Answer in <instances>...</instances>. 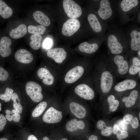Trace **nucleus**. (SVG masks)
<instances>
[{"instance_id": "f257e3e1", "label": "nucleus", "mask_w": 140, "mask_h": 140, "mask_svg": "<svg viewBox=\"0 0 140 140\" xmlns=\"http://www.w3.org/2000/svg\"><path fill=\"white\" fill-rule=\"evenodd\" d=\"M94 77L96 86L101 95L108 94L116 83L117 79L107 60L101 59L96 63Z\"/></svg>"}, {"instance_id": "f03ea898", "label": "nucleus", "mask_w": 140, "mask_h": 140, "mask_svg": "<svg viewBox=\"0 0 140 140\" xmlns=\"http://www.w3.org/2000/svg\"><path fill=\"white\" fill-rule=\"evenodd\" d=\"M127 57L121 54L114 55L107 60L109 65L116 79L126 78L129 67Z\"/></svg>"}, {"instance_id": "7ed1b4c3", "label": "nucleus", "mask_w": 140, "mask_h": 140, "mask_svg": "<svg viewBox=\"0 0 140 140\" xmlns=\"http://www.w3.org/2000/svg\"><path fill=\"white\" fill-rule=\"evenodd\" d=\"M139 80L137 77L126 78L122 81L116 83L112 89L118 93L129 91L139 86Z\"/></svg>"}, {"instance_id": "20e7f679", "label": "nucleus", "mask_w": 140, "mask_h": 140, "mask_svg": "<svg viewBox=\"0 0 140 140\" xmlns=\"http://www.w3.org/2000/svg\"><path fill=\"white\" fill-rule=\"evenodd\" d=\"M25 90L27 95L34 102L37 103L42 100V88L38 84L33 81L29 82L26 84Z\"/></svg>"}, {"instance_id": "39448f33", "label": "nucleus", "mask_w": 140, "mask_h": 140, "mask_svg": "<svg viewBox=\"0 0 140 140\" xmlns=\"http://www.w3.org/2000/svg\"><path fill=\"white\" fill-rule=\"evenodd\" d=\"M63 7L65 13L71 18H76L81 16L82 10L80 6L72 0H64Z\"/></svg>"}, {"instance_id": "423d86ee", "label": "nucleus", "mask_w": 140, "mask_h": 140, "mask_svg": "<svg viewBox=\"0 0 140 140\" xmlns=\"http://www.w3.org/2000/svg\"><path fill=\"white\" fill-rule=\"evenodd\" d=\"M80 24L76 18H71L65 22L62 29V34L66 36L69 37L73 35L79 29Z\"/></svg>"}, {"instance_id": "0eeeda50", "label": "nucleus", "mask_w": 140, "mask_h": 140, "mask_svg": "<svg viewBox=\"0 0 140 140\" xmlns=\"http://www.w3.org/2000/svg\"><path fill=\"white\" fill-rule=\"evenodd\" d=\"M74 91L78 95L86 100H92L95 96L94 90L87 84L82 83L78 85L75 87Z\"/></svg>"}, {"instance_id": "6e6552de", "label": "nucleus", "mask_w": 140, "mask_h": 140, "mask_svg": "<svg viewBox=\"0 0 140 140\" xmlns=\"http://www.w3.org/2000/svg\"><path fill=\"white\" fill-rule=\"evenodd\" d=\"M85 72V68L82 66H75L67 72L65 77V80L68 83H74L82 76Z\"/></svg>"}, {"instance_id": "1a4fd4ad", "label": "nucleus", "mask_w": 140, "mask_h": 140, "mask_svg": "<svg viewBox=\"0 0 140 140\" xmlns=\"http://www.w3.org/2000/svg\"><path fill=\"white\" fill-rule=\"evenodd\" d=\"M62 118V112L51 107L45 112L43 116L45 122L48 123H54L60 122Z\"/></svg>"}, {"instance_id": "9d476101", "label": "nucleus", "mask_w": 140, "mask_h": 140, "mask_svg": "<svg viewBox=\"0 0 140 140\" xmlns=\"http://www.w3.org/2000/svg\"><path fill=\"white\" fill-rule=\"evenodd\" d=\"M108 45L110 52L113 55L121 54L123 51V46L114 34H111L109 36Z\"/></svg>"}, {"instance_id": "9b49d317", "label": "nucleus", "mask_w": 140, "mask_h": 140, "mask_svg": "<svg viewBox=\"0 0 140 140\" xmlns=\"http://www.w3.org/2000/svg\"><path fill=\"white\" fill-rule=\"evenodd\" d=\"M128 60L129 69L126 78H138L137 74L140 72V58L137 57H132Z\"/></svg>"}, {"instance_id": "f8f14e48", "label": "nucleus", "mask_w": 140, "mask_h": 140, "mask_svg": "<svg viewBox=\"0 0 140 140\" xmlns=\"http://www.w3.org/2000/svg\"><path fill=\"white\" fill-rule=\"evenodd\" d=\"M47 54L49 57L52 58L57 63H62L66 58L67 53L62 48H56L49 50Z\"/></svg>"}, {"instance_id": "ddd939ff", "label": "nucleus", "mask_w": 140, "mask_h": 140, "mask_svg": "<svg viewBox=\"0 0 140 140\" xmlns=\"http://www.w3.org/2000/svg\"><path fill=\"white\" fill-rule=\"evenodd\" d=\"M139 86L130 90L128 95L122 98V102L124 103L125 107L129 108L134 106L136 103L139 97Z\"/></svg>"}, {"instance_id": "4468645a", "label": "nucleus", "mask_w": 140, "mask_h": 140, "mask_svg": "<svg viewBox=\"0 0 140 140\" xmlns=\"http://www.w3.org/2000/svg\"><path fill=\"white\" fill-rule=\"evenodd\" d=\"M15 57L17 61L24 64L30 63L33 60V57L31 52L24 49L17 50L15 54Z\"/></svg>"}, {"instance_id": "2eb2a0df", "label": "nucleus", "mask_w": 140, "mask_h": 140, "mask_svg": "<svg viewBox=\"0 0 140 140\" xmlns=\"http://www.w3.org/2000/svg\"><path fill=\"white\" fill-rule=\"evenodd\" d=\"M98 13L100 17L104 20L107 19L111 16L112 11L108 1H101L100 8L98 11Z\"/></svg>"}, {"instance_id": "dca6fc26", "label": "nucleus", "mask_w": 140, "mask_h": 140, "mask_svg": "<svg viewBox=\"0 0 140 140\" xmlns=\"http://www.w3.org/2000/svg\"><path fill=\"white\" fill-rule=\"evenodd\" d=\"M12 44L11 40L7 37H3L0 41V54L3 57H6L11 54L10 46Z\"/></svg>"}, {"instance_id": "f3484780", "label": "nucleus", "mask_w": 140, "mask_h": 140, "mask_svg": "<svg viewBox=\"0 0 140 140\" xmlns=\"http://www.w3.org/2000/svg\"><path fill=\"white\" fill-rule=\"evenodd\" d=\"M38 77L43 80V83L46 85H50L54 82L53 75L47 69L44 68H39L37 72Z\"/></svg>"}, {"instance_id": "a211bd4d", "label": "nucleus", "mask_w": 140, "mask_h": 140, "mask_svg": "<svg viewBox=\"0 0 140 140\" xmlns=\"http://www.w3.org/2000/svg\"><path fill=\"white\" fill-rule=\"evenodd\" d=\"M69 106L71 113L78 118H82L85 117L86 110L81 105L75 102H72L70 103Z\"/></svg>"}, {"instance_id": "6ab92c4d", "label": "nucleus", "mask_w": 140, "mask_h": 140, "mask_svg": "<svg viewBox=\"0 0 140 140\" xmlns=\"http://www.w3.org/2000/svg\"><path fill=\"white\" fill-rule=\"evenodd\" d=\"M131 38L130 47L132 51H138L140 49V32L134 30L130 33Z\"/></svg>"}, {"instance_id": "aec40b11", "label": "nucleus", "mask_w": 140, "mask_h": 140, "mask_svg": "<svg viewBox=\"0 0 140 140\" xmlns=\"http://www.w3.org/2000/svg\"><path fill=\"white\" fill-rule=\"evenodd\" d=\"M99 46L95 43L89 44L84 42L81 43L79 46V50L81 52L91 54L95 53L98 49Z\"/></svg>"}, {"instance_id": "412c9836", "label": "nucleus", "mask_w": 140, "mask_h": 140, "mask_svg": "<svg viewBox=\"0 0 140 140\" xmlns=\"http://www.w3.org/2000/svg\"><path fill=\"white\" fill-rule=\"evenodd\" d=\"M33 16L36 22L43 26H48L50 24L51 21L49 18L41 11H37L34 12Z\"/></svg>"}, {"instance_id": "4be33fe9", "label": "nucleus", "mask_w": 140, "mask_h": 140, "mask_svg": "<svg viewBox=\"0 0 140 140\" xmlns=\"http://www.w3.org/2000/svg\"><path fill=\"white\" fill-rule=\"evenodd\" d=\"M85 126V124L83 121H78L76 119L74 118L67 122L66 125V128L68 131L72 132L78 129H83Z\"/></svg>"}, {"instance_id": "5701e85b", "label": "nucleus", "mask_w": 140, "mask_h": 140, "mask_svg": "<svg viewBox=\"0 0 140 140\" xmlns=\"http://www.w3.org/2000/svg\"><path fill=\"white\" fill-rule=\"evenodd\" d=\"M27 27L24 24H21L16 28L10 31V35L12 38L17 39L23 37L26 33Z\"/></svg>"}, {"instance_id": "b1692460", "label": "nucleus", "mask_w": 140, "mask_h": 140, "mask_svg": "<svg viewBox=\"0 0 140 140\" xmlns=\"http://www.w3.org/2000/svg\"><path fill=\"white\" fill-rule=\"evenodd\" d=\"M88 20L90 26L94 32H98L101 31V25L95 15L92 13L90 14L88 16Z\"/></svg>"}, {"instance_id": "393cba45", "label": "nucleus", "mask_w": 140, "mask_h": 140, "mask_svg": "<svg viewBox=\"0 0 140 140\" xmlns=\"http://www.w3.org/2000/svg\"><path fill=\"white\" fill-rule=\"evenodd\" d=\"M12 13V9L4 1L0 0V13L2 17L5 19L8 18L11 16Z\"/></svg>"}, {"instance_id": "a878e982", "label": "nucleus", "mask_w": 140, "mask_h": 140, "mask_svg": "<svg viewBox=\"0 0 140 140\" xmlns=\"http://www.w3.org/2000/svg\"><path fill=\"white\" fill-rule=\"evenodd\" d=\"M107 100L109 105V111L111 112L115 111L119 105L120 102L115 96L112 94H109L108 96Z\"/></svg>"}, {"instance_id": "bb28decb", "label": "nucleus", "mask_w": 140, "mask_h": 140, "mask_svg": "<svg viewBox=\"0 0 140 140\" xmlns=\"http://www.w3.org/2000/svg\"><path fill=\"white\" fill-rule=\"evenodd\" d=\"M138 3L137 0H123L120 3V6L123 11L127 12L137 6Z\"/></svg>"}, {"instance_id": "cd10ccee", "label": "nucleus", "mask_w": 140, "mask_h": 140, "mask_svg": "<svg viewBox=\"0 0 140 140\" xmlns=\"http://www.w3.org/2000/svg\"><path fill=\"white\" fill-rule=\"evenodd\" d=\"M42 36L40 35L33 34L30 38L31 41L30 43L31 47L34 50H37L40 47Z\"/></svg>"}, {"instance_id": "c85d7f7f", "label": "nucleus", "mask_w": 140, "mask_h": 140, "mask_svg": "<svg viewBox=\"0 0 140 140\" xmlns=\"http://www.w3.org/2000/svg\"><path fill=\"white\" fill-rule=\"evenodd\" d=\"M46 29V28L44 26L39 25L36 26L30 25L28 27V32L33 34H43Z\"/></svg>"}, {"instance_id": "c756f323", "label": "nucleus", "mask_w": 140, "mask_h": 140, "mask_svg": "<svg viewBox=\"0 0 140 140\" xmlns=\"http://www.w3.org/2000/svg\"><path fill=\"white\" fill-rule=\"evenodd\" d=\"M47 103L45 101L39 103L36 107L32 113V115L34 117H37L42 114L46 108Z\"/></svg>"}, {"instance_id": "7c9ffc66", "label": "nucleus", "mask_w": 140, "mask_h": 140, "mask_svg": "<svg viewBox=\"0 0 140 140\" xmlns=\"http://www.w3.org/2000/svg\"><path fill=\"white\" fill-rule=\"evenodd\" d=\"M11 99L13 102V106L14 109L19 114L22 113L23 108L20 104V99L17 94L16 93L13 94Z\"/></svg>"}, {"instance_id": "2f4dec72", "label": "nucleus", "mask_w": 140, "mask_h": 140, "mask_svg": "<svg viewBox=\"0 0 140 140\" xmlns=\"http://www.w3.org/2000/svg\"><path fill=\"white\" fill-rule=\"evenodd\" d=\"M13 91L12 89L6 88L4 93L0 95V99L6 102H9L11 98Z\"/></svg>"}, {"instance_id": "473e14b6", "label": "nucleus", "mask_w": 140, "mask_h": 140, "mask_svg": "<svg viewBox=\"0 0 140 140\" xmlns=\"http://www.w3.org/2000/svg\"><path fill=\"white\" fill-rule=\"evenodd\" d=\"M116 135L118 139L122 140L127 138L128 136V134L126 131L120 129Z\"/></svg>"}, {"instance_id": "72a5a7b5", "label": "nucleus", "mask_w": 140, "mask_h": 140, "mask_svg": "<svg viewBox=\"0 0 140 140\" xmlns=\"http://www.w3.org/2000/svg\"><path fill=\"white\" fill-rule=\"evenodd\" d=\"M101 130V134L105 136H109L113 132V128L110 126H106L104 128Z\"/></svg>"}, {"instance_id": "f704fd0d", "label": "nucleus", "mask_w": 140, "mask_h": 140, "mask_svg": "<svg viewBox=\"0 0 140 140\" xmlns=\"http://www.w3.org/2000/svg\"><path fill=\"white\" fill-rule=\"evenodd\" d=\"M8 75L7 71L3 68L0 67V81L5 80L8 78Z\"/></svg>"}, {"instance_id": "c9c22d12", "label": "nucleus", "mask_w": 140, "mask_h": 140, "mask_svg": "<svg viewBox=\"0 0 140 140\" xmlns=\"http://www.w3.org/2000/svg\"><path fill=\"white\" fill-rule=\"evenodd\" d=\"M133 118V116L132 115L129 114H126L123 117V122L126 125L130 124Z\"/></svg>"}, {"instance_id": "e433bc0d", "label": "nucleus", "mask_w": 140, "mask_h": 140, "mask_svg": "<svg viewBox=\"0 0 140 140\" xmlns=\"http://www.w3.org/2000/svg\"><path fill=\"white\" fill-rule=\"evenodd\" d=\"M11 111L12 120L15 122H18L20 119V115L14 109L12 110Z\"/></svg>"}, {"instance_id": "4c0bfd02", "label": "nucleus", "mask_w": 140, "mask_h": 140, "mask_svg": "<svg viewBox=\"0 0 140 140\" xmlns=\"http://www.w3.org/2000/svg\"><path fill=\"white\" fill-rule=\"evenodd\" d=\"M6 118L2 114H0V131H2L6 124Z\"/></svg>"}, {"instance_id": "58836bf2", "label": "nucleus", "mask_w": 140, "mask_h": 140, "mask_svg": "<svg viewBox=\"0 0 140 140\" xmlns=\"http://www.w3.org/2000/svg\"><path fill=\"white\" fill-rule=\"evenodd\" d=\"M52 43L51 40L50 38H47L44 41L43 46V47L46 49H48L51 46Z\"/></svg>"}, {"instance_id": "ea45409f", "label": "nucleus", "mask_w": 140, "mask_h": 140, "mask_svg": "<svg viewBox=\"0 0 140 140\" xmlns=\"http://www.w3.org/2000/svg\"><path fill=\"white\" fill-rule=\"evenodd\" d=\"M130 124L133 128H137L139 125V121L138 118L136 117L133 118Z\"/></svg>"}, {"instance_id": "a19ab883", "label": "nucleus", "mask_w": 140, "mask_h": 140, "mask_svg": "<svg viewBox=\"0 0 140 140\" xmlns=\"http://www.w3.org/2000/svg\"><path fill=\"white\" fill-rule=\"evenodd\" d=\"M106 126L105 122L102 120L99 121L97 123V128L99 130H102Z\"/></svg>"}, {"instance_id": "79ce46f5", "label": "nucleus", "mask_w": 140, "mask_h": 140, "mask_svg": "<svg viewBox=\"0 0 140 140\" xmlns=\"http://www.w3.org/2000/svg\"><path fill=\"white\" fill-rule=\"evenodd\" d=\"M119 126L117 124H114L113 128V134L116 135L118 131L120 129Z\"/></svg>"}, {"instance_id": "37998d69", "label": "nucleus", "mask_w": 140, "mask_h": 140, "mask_svg": "<svg viewBox=\"0 0 140 140\" xmlns=\"http://www.w3.org/2000/svg\"><path fill=\"white\" fill-rule=\"evenodd\" d=\"M27 140H38L35 136L33 135H30L28 137Z\"/></svg>"}, {"instance_id": "c03bdc74", "label": "nucleus", "mask_w": 140, "mask_h": 140, "mask_svg": "<svg viewBox=\"0 0 140 140\" xmlns=\"http://www.w3.org/2000/svg\"><path fill=\"white\" fill-rule=\"evenodd\" d=\"M98 137L97 136L94 135H92L88 138V140H97Z\"/></svg>"}, {"instance_id": "a18cd8bd", "label": "nucleus", "mask_w": 140, "mask_h": 140, "mask_svg": "<svg viewBox=\"0 0 140 140\" xmlns=\"http://www.w3.org/2000/svg\"><path fill=\"white\" fill-rule=\"evenodd\" d=\"M5 116L9 121H10L12 120V116L10 114H6Z\"/></svg>"}, {"instance_id": "49530a36", "label": "nucleus", "mask_w": 140, "mask_h": 140, "mask_svg": "<svg viewBox=\"0 0 140 140\" xmlns=\"http://www.w3.org/2000/svg\"><path fill=\"white\" fill-rule=\"evenodd\" d=\"M5 113L7 114H11V111L7 109L5 111Z\"/></svg>"}, {"instance_id": "de8ad7c7", "label": "nucleus", "mask_w": 140, "mask_h": 140, "mask_svg": "<svg viewBox=\"0 0 140 140\" xmlns=\"http://www.w3.org/2000/svg\"><path fill=\"white\" fill-rule=\"evenodd\" d=\"M43 140H50V139L47 137L45 136L43 137Z\"/></svg>"}, {"instance_id": "09e8293b", "label": "nucleus", "mask_w": 140, "mask_h": 140, "mask_svg": "<svg viewBox=\"0 0 140 140\" xmlns=\"http://www.w3.org/2000/svg\"><path fill=\"white\" fill-rule=\"evenodd\" d=\"M0 140H8V139L5 138H2L0 139Z\"/></svg>"}, {"instance_id": "8fccbe9b", "label": "nucleus", "mask_w": 140, "mask_h": 140, "mask_svg": "<svg viewBox=\"0 0 140 140\" xmlns=\"http://www.w3.org/2000/svg\"><path fill=\"white\" fill-rule=\"evenodd\" d=\"M138 57L140 58V50H139L138 51Z\"/></svg>"}, {"instance_id": "3c124183", "label": "nucleus", "mask_w": 140, "mask_h": 140, "mask_svg": "<svg viewBox=\"0 0 140 140\" xmlns=\"http://www.w3.org/2000/svg\"><path fill=\"white\" fill-rule=\"evenodd\" d=\"M61 140H68V139L66 138H64L62 139Z\"/></svg>"}, {"instance_id": "603ef678", "label": "nucleus", "mask_w": 140, "mask_h": 140, "mask_svg": "<svg viewBox=\"0 0 140 140\" xmlns=\"http://www.w3.org/2000/svg\"><path fill=\"white\" fill-rule=\"evenodd\" d=\"M1 103H0V111H1Z\"/></svg>"}, {"instance_id": "864d4df0", "label": "nucleus", "mask_w": 140, "mask_h": 140, "mask_svg": "<svg viewBox=\"0 0 140 140\" xmlns=\"http://www.w3.org/2000/svg\"><path fill=\"white\" fill-rule=\"evenodd\" d=\"M140 112H139V117L140 119Z\"/></svg>"}, {"instance_id": "5fc2aeb1", "label": "nucleus", "mask_w": 140, "mask_h": 140, "mask_svg": "<svg viewBox=\"0 0 140 140\" xmlns=\"http://www.w3.org/2000/svg\"></svg>"}]
</instances>
